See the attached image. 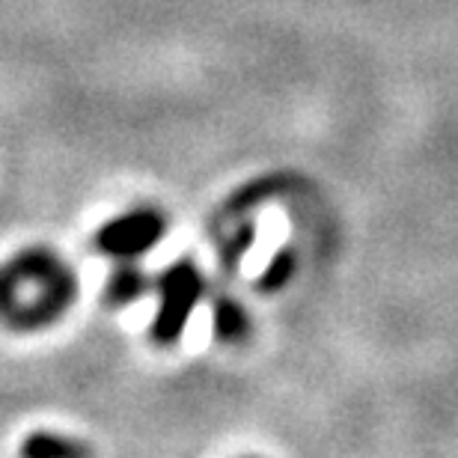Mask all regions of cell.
<instances>
[{
    "mask_svg": "<svg viewBox=\"0 0 458 458\" xmlns=\"http://www.w3.org/2000/svg\"><path fill=\"white\" fill-rule=\"evenodd\" d=\"M24 455H78V453H87L81 444H72L66 437H57V435H33L30 441H24L21 446Z\"/></svg>",
    "mask_w": 458,
    "mask_h": 458,
    "instance_id": "obj_6",
    "label": "cell"
},
{
    "mask_svg": "<svg viewBox=\"0 0 458 458\" xmlns=\"http://www.w3.org/2000/svg\"><path fill=\"white\" fill-rule=\"evenodd\" d=\"M146 289H149V277H146L137 265L125 262V265H119V268L111 274V280H107V304L125 307L140 298Z\"/></svg>",
    "mask_w": 458,
    "mask_h": 458,
    "instance_id": "obj_4",
    "label": "cell"
},
{
    "mask_svg": "<svg viewBox=\"0 0 458 458\" xmlns=\"http://www.w3.org/2000/svg\"><path fill=\"white\" fill-rule=\"evenodd\" d=\"M212 327H215L217 340H224V343H235V340H242L244 331H247V316H244V310L238 307L235 301L221 298V301H217V304H215Z\"/></svg>",
    "mask_w": 458,
    "mask_h": 458,
    "instance_id": "obj_5",
    "label": "cell"
},
{
    "mask_svg": "<svg viewBox=\"0 0 458 458\" xmlns=\"http://www.w3.org/2000/svg\"><path fill=\"white\" fill-rule=\"evenodd\" d=\"M167 233V221L158 208L143 206L131 208V212L114 217L111 224H105L96 233V250L114 259H134L143 256L146 250H152L161 242V235Z\"/></svg>",
    "mask_w": 458,
    "mask_h": 458,
    "instance_id": "obj_3",
    "label": "cell"
},
{
    "mask_svg": "<svg viewBox=\"0 0 458 458\" xmlns=\"http://www.w3.org/2000/svg\"><path fill=\"white\" fill-rule=\"evenodd\" d=\"M75 271L45 247H30L0 268V318L15 331H39L75 304Z\"/></svg>",
    "mask_w": 458,
    "mask_h": 458,
    "instance_id": "obj_1",
    "label": "cell"
},
{
    "mask_svg": "<svg viewBox=\"0 0 458 458\" xmlns=\"http://www.w3.org/2000/svg\"><path fill=\"white\" fill-rule=\"evenodd\" d=\"M289 274H292V256H289V253H280L277 259H274L271 271L262 277V286H265V289H277L280 283L289 277Z\"/></svg>",
    "mask_w": 458,
    "mask_h": 458,
    "instance_id": "obj_7",
    "label": "cell"
},
{
    "mask_svg": "<svg viewBox=\"0 0 458 458\" xmlns=\"http://www.w3.org/2000/svg\"><path fill=\"white\" fill-rule=\"evenodd\" d=\"M155 289H158V313L152 322V340L158 345H173L206 292L203 274L191 259H179L155 280Z\"/></svg>",
    "mask_w": 458,
    "mask_h": 458,
    "instance_id": "obj_2",
    "label": "cell"
}]
</instances>
